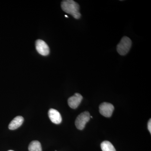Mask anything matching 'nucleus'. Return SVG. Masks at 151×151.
Masks as SVG:
<instances>
[{"label":"nucleus","mask_w":151,"mask_h":151,"mask_svg":"<svg viewBox=\"0 0 151 151\" xmlns=\"http://www.w3.org/2000/svg\"><path fill=\"white\" fill-rule=\"evenodd\" d=\"M63 10L66 13L71 15L76 19H79L81 17L79 12V5L73 0H65L61 3Z\"/></svg>","instance_id":"obj_1"},{"label":"nucleus","mask_w":151,"mask_h":151,"mask_svg":"<svg viewBox=\"0 0 151 151\" xmlns=\"http://www.w3.org/2000/svg\"><path fill=\"white\" fill-rule=\"evenodd\" d=\"M132 41L129 38L124 36L117 46V51L120 55H125L129 51Z\"/></svg>","instance_id":"obj_2"},{"label":"nucleus","mask_w":151,"mask_h":151,"mask_svg":"<svg viewBox=\"0 0 151 151\" xmlns=\"http://www.w3.org/2000/svg\"><path fill=\"white\" fill-rule=\"evenodd\" d=\"M90 119V115L89 112L85 111L78 115L75 121V125L78 129L83 130L85 125Z\"/></svg>","instance_id":"obj_3"},{"label":"nucleus","mask_w":151,"mask_h":151,"mask_svg":"<svg viewBox=\"0 0 151 151\" xmlns=\"http://www.w3.org/2000/svg\"><path fill=\"white\" fill-rule=\"evenodd\" d=\"M114 110L113 105L111 103H102L99 106V111L100 114L105 117H110L112 116Z\"/></svg>","instance_id":"obj_4"},{"label":"nucleus","mask_w":151,"mask_h":151,"mask_svg":"<svg viewBox=\"0 0 151 151\" xmlns=\"http://www.w3.org/2000/svg\"><path fill=\"white\" fill-rule=\"evenodd\" d=\"M36 49L39 54L46 56L50 53L49 47L45 42L41 40H37L35 42Z\"/></svg>","instance_id":"obj_5"},{"label":"nucleus","mask_w":151,"mask_h":151,"mask_svg":"<svg viewBox=\"0 0 151 151\" xmlns=\"http://www.w3.org/2000/svg\"><path fill=\"white\" fill-rule=\"evenodd\" d=\"M83 99V97L81 94L76 93L74 95L68 98V103L69 107L72 109H76L80 105Z\"/></svg>","instance_id":"obj_6"},{"label":"nucleus","mask_w":151,"mask_h":151,"mask_svg":"<svg viewBox=\"0 0 151 151\" xmlns=\"http://www.w3.org/2000/svg\"><path fill=\"white\" fill-rule=\"evenodd\" d=\"M48 116L50 121L55 124H58L62 122V117L58 111L54 109H50L48 111Z\"/></svg>","instance_id":"obj_7"},{"label":"nucleus","mask_w":151,"mask_h":151,"mask_svg":"<svg viewBox=\"0 0 151 151\" xmlns=\"http://www.w3.org/2000/svg\"><path fill=\"white\" fill-rule=\"evenodd\" d=\"M24 122V118L21 116H17L9 124V128L10 130H15L19 128Z\"/></svg>","instance_id":"obj_8"},{"label":"nucleus","mask_w":151,"mask_h":151,"mask_svg":"<svg viewBox=\"0 0 151 151\" xmlns=\"http://www.w3.org/2000/svg\"><path fill=\"white\" fill-rule=\"evenodd\" d=\"M28 149L29 151H42L40 143L37 141H32L30 143Z\"/></svg>","instance_id":"obj_9"},{"label":"nucleus","mask_w":151,"mask_h":151,"mask_svg":"<svg viewBox=\"0 0 151 151\" xmlns=\"http://www.w3.org/2000/svg\"><path fill=\"white\" fill-rule=\"evenodd\" d=\"M101 147L103 151H116L114 146L109 141H104L101 143Z\"/></svg>","instance_id":"obj_10"},{"label":"nucleus","mask_w":151,"mask_h":151,"mask_svg":"<svg viewBox=\"0 0 151 151\" xmlns=\"http://www.w3.org/2000/svg\"><path fill=\"white\" fill-rule=\"evenodd\" d=\"M148 129L149 132L151 133V119L149 120L148 123Z\"/></svg>","instance_id":"obj_11"},{"label":"nucleus","mask_w":151,"mask_h":151,"mask_svg":"<svg viewBox=\"0 0 151 151\" xmlns=\"http://www.w3.org/2000/svg\"><path fill=\"white\" fill-rule=\"evenodd\" d=\"M65 17H67V18H68V16H67V15H65Z\"/></svg>","instance_id":"obj_12"},{"label":"nucleus","mask_w":151,"mask_h":151,"mask_svg":"<svg viewBox=\"0 0 151 151\" xmlns=\"http://www.w3.org/2000/svg\"><path fill=\"white\" fill-rule=\"evenodd\" d=\"M14 151L11 150H9V151Z\"/></svg>","instance_id":"obj_13"}]
</instances>
